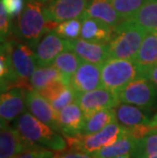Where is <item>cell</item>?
Wrapping results in <instances>:
<instances>
[{"label": "cell", "mask_w": 157, "mask_h": 158, "mask_svg": "<svg viewBox=\"0 0 157 158\" xmlns=\"http://www.w3.org/2000/svg\"><path fill=\"white\" fill-rule=\"evenodd\" d=\"M54 151L49 149H42V148H37V149H29L26 152L22 153L16 158H52L54 156Z\"/></svg>", "instance_id": "cell-32"}, {"label": "cell", "mask_w": 157, "mask_h": 158, "mask_svg": "<svg viewBox=\"0 0 157 158\" xmlns=\"http://www.w3.org/2000/svg\"><path fill=\"white\" fill-rule=\"evenodd\" d=\"M57 80H63L66 83L62 73L53 64L48 66H38L31 78V85L33 89L39 92L50 83Z\"/></svg>", "instance_id": "cell-23"}, {"label": "cell", "mask_w": 157, "mask_h": 158, "mask_svg": "<svg viewBox=\"0 0 157 158\" xmlns=\"http://www.w3.org/2000/svg\"><path fill=\"white\" fill-rule=\"evenodd\" d=\"M115 158H133L132 156H121V157H115Z\"/></svg>", "instance_id": "cell-39"}, {"label": "cell", "mask_w": 157, "mask_h": 158, "mask_svg": "<svg viewBox=\"0 0 157 158\" xmlns=\"http://www.w3.org/2000/svg\"><path fill=\"white\" fill-rule=\"evenodd\" d=\"M28 142L18 129L7 123H1L0 130V158H16L27 151ZM33 145V144H32Z\"/></svg>", "instance_id": "cell-14"}, {"label": "cell", "mask_w": 157, "mask_h": 158, "mask_svg": "<svg viewBox=\"0 0 157 158\" xmlns=\"http://www.w3.org/2000/svg\"><path fill=\"white\" fill-rule=\"evenodd\" d=\"M139 76L147 69L157 64V32H147L135 58Z\"/></svg>", "instance_id": "cell-20"}, {"label": "cell", "mask_w": 157, "mask_h": 158, "mask_svg": "<svg viewBox=\"0 0 157 158\" xmlns=\"http://www.w3.org/2000/svg\"><path fill=\"white\" fill-rule=\"evenodd\" d=\"M37 1L42 2V3H45V2H51V1H53V0H37Z\"/></svg>", "instance_id": "cell-38"}, {"label": "cell", "mask_w": 157, "mask_h": 158, "mask_svg": "<svg viewBox=\"0 0 157 158\" xmlns=\"http://www.w3.org/2000/svg\"><path fill=\"white\" fill-rule=\"evenodd\" d=\"M139 139L134 137L130 131L115 142L104 148H101L98 151L91 153L94 158H115L121 156H132L135 154Z\"/></svg>", "instance_id": "cell-18"}, {"label": "cell", "mask_w": 157, "mask_h": 158, "mask_svg": "<svg viewBox=\"0 0 157 158\" xmlns=\"http://www.w3.org/2000/svg\"><path fill=\"white\" fill-rule=\"evenodd\" d=\"M129 132V127L122 126L118 122L109 123L104 129L95 134L86 136L66 137L69 140L72 149L91 154L101 148L110 145L122 136Z\"/></svg>", "instance_id": "cell-6"}, {"label": "cell", "mask_w": 157, "mask_h": 158, "mask_svg": "<svg viewBox=\"0 0 157 158\" xmlns=\"http://www.w3.org/2000/svg\"><path fill=\"white\" fill-rule=\"evenodd\" d=\"M80 19H82V39L99 44H108L113 30L111 27L99 19L85 15H83Z\"/></svg>", "instance_id": "cell-19"}, {"label": "cell", "mask_w": 157, "mask_h": 158, "mask_svg": "<svg viewBox=\"0 0 157 158\" xmlns=\"http://www.w3.org/2000/svg\"><path fill=\"white\" fill-rule=\"evenodd\" d=\"M121 103L151 109L157 104V86L151 81L138 77L116 93Z\"/></svg>", "instance_id": "cell-7"}, {"label": "cell", "mask_w": 157, "mask_h": 158, "mask_svg": "<svg viewBox=\"0 0 157 158\" xmlns=\"http://www.w3.org/2000/svg\"><path fill=\"white\" fill-rule=\"evenodd\" d=\"M53 31H55L62 38L68 40L79 39L82 31V19H72L68 21H64L56 23Z\"/></svg>", "instance_id": "cell-27"}, {"label": "cell", "mask_w": 157, "mask_h": 158, "mask_svg": "<svg viewBox=\"0 0 157 158\" xmlns=\"http://www.w3.org/2000/svg\"><path fill=\"white\" fill-rule=\"evenodd\" d=\"M82 61L83 59L76 52H73L72 50H68L56 57L53 65L62 73L66 83L69 85V81L79 69Z\"/></svg>", "instance_id": "cell-24"}, {"label": "cell", "mask_w": 157, "mask_h": 158, "mask_svg": "<svg viewBox=\"0 0 157 158\" xmlns=\"http://www.w3.org/2000/svg\"><path fill=\"white\" fill-rule=\"evenodd\" d=\"M68 86V84H66L63 80H57V81H54V82L50 83L49 85H47L44 89L39 91V92L41 93L49 102H51L52 100H54Z\"/></svg>", "instance_id": "cell-30"}, {"label": "cell", "mask_w": 157, "mask_h": 158, "mask_svg": "<svg viewBox=\"0 0 157 158\" xmlns=\"http://www.w3.org/2000/svg\"><path fill=\"white\" fill-rule=\"evenodd\" d=\"M101 65L83 60L69 81V86L76 95L102 87Z\"/></svg>", "instance_id": "cell-12"}, {"label": "cell", "mask_w": 157, "mask_h": 158, "mask_svg": "<svg viewBox=\"0 0 157 158\" xmlns=\"http://www.w3.org/2000/svg\"><path fill=\"white\" fill-rule=\"evenodd\" d=\"M139 77H144V78L151 81L153 84L157 86V64L151 66V68L147 69L142 73H140Z\"/></svg>", "instance_id": "cell-35"}, {"label": "cell", "mask_w": 157, "mask_h": 158, "mask_svg": "<svg viewBox=\"0 0 157 158\" xmlns=\"http://www.w3.org/2000/svg\"><path fill=\"white\" fill-rule=\"evenodd\" d=\"M48 21L44 15L42 2L28 1L16 22V35L34 50L43 37L47 34Z\"/></svg>", "instance_id": "cell-4"}, {"label": "cell", "mask_w": 157, "mask_h": 158, "mask_svg": "<svg viewBox=\"0 0 157 158\" xmlns=\"http://www.w3.org/2000/svg\"><path fill=\"white\" fill-rule=\"evenodd\" d=\"M131 19L147 32H157V0L146 3Z\"/></svg>", "instance_id": "cell-25"}, {"label": "cell", "mask_w": 157, "mask_h": 158, "mask_svg": "<svg viewBox=\"0 0 157 158\" xmlns=\"http://www.w3.org/2000/svg\"><path fill=\"white\" fill-rule=\"evenodd\" d=\"M9 31V15L6 11L4 5H0V37H1V42L7 39Z\"/></svg>", "instance_id": "cell-33"}, {"label": "cell", "mask_w": 157, "mask_h": 158, "mask_svg": "<svg viewBox=\"0 0 157 158\" xmlns=\"http://www.w3.org/2000/svg\"><path fill=\"white\" fill-rule=\"evenodd\" d=\"M116 122L126 127L148 126L152 117L150 110L128 103H119L115 107Z\"/></svg>", "instance_id": "cell-17"}, {"label": "cell", "mask_w": 157, "mask_h": 158, "mask_svg": "<svg viewBox=\"0 0 157 158\" xmlns=\"http://www.w3.org/2000/svg\"><path fill=\"white\" fill-rule=\"evenodd\" d=\"M72 40L64 39L55 31H50L40 40L34 49L38 66H48L53 64L54 60L62 52L71 50Z\"/></svg>", "instance_id": "cell-8"}, {"label": "cell", "mask_w": 157, "mask_h": 158, "mask_svg": "<svg viewBox=\"0 0 157 158\" xmlns=\"http://www.w3.org/2000/svg\"><path fill=\"white\" fill-rule=\"evenodd\" d=\"M52 158H94L89 153L82 152V151H76V152L68 153H55Z\"/></svg>", "instance_id": "cell-34"}, {"label": "cell", "mask_w": 157, "mask_h": 158, "mask_svg": "<svg viewBox=\"0 0 157 158\" xmlns=\"http://www.w3.org/2000/svg\"><path fill=\"white\" fill-rule=\"evenodd\" d=\"M86 116L78 102H72L58 112L59 130L65 137H76L82 134Z\"/></svg>", "instance_id": "cell-15"}, {"label": "cell", "mask_w": 157, "mask_h": 158, "mask_svg": "<svg viewBox=\"0 0 157 158\" xmlns=\"http://www.w3.org/2000/svg\"><path fill=\"white\" fill-rule=\"evenodd\" d=\"M26 90L21 87L12 88L1 92L0 97V118L1 123H10L25 112Z\"/></svg>", "instance_id": "cell-13"}, {"label": "cell", "mask_w": 157, "mask_h": 158, "mask_svg": "<svg viewBox=\"0 0 157 158\" xmlns=\"http://www.w3.org/2000/svg\"><path fill=\"white\" fill-rule=\"evenodd\" d=\"M148 127H149L151 130L156 129V127H157V113H156L155 115L151 118V120H150V123H148Z\"/></svg>", "instance_id": "cell-36"}, {"label": "cell", "mask_w": 157, "mask_h": 158, "mask_svg": "<svg viewBox=\"0 0 157 158\" xmlns=\"http://www.w3.org/2000/svg\"><path fill=\"white\" fill-rule=\"evenodd\" d=\"M76 94L72 87L68 85L54 100H52L50 103H51V105L53 106V108H54L57 112H59L62 108H64L65 106H68V104L76 102Z\"/></svg>", "instance_id": "cell-29"}, {"label": "cell", "mask_w": 157, "mask_h": 158, "mask_svg": "<svg viewBox=\"0 0 157 158\" xmlns=\"http://www.w3.org/2000/svg\"><path fill=\"white\" fill-rule=\"evenodd\" d=\"M1 4L4 5L9 16H19L24 10V0H1Z\"/></svg>", "instance_id": "cell-31"}, {"label": "cell", "mask_w": 157, "mask_h": 158, "mask_svg": "<svg viewBox=\"0 0 157 158\" xmlns=\"http://www.w3.org/2000/svg\"><path fill=\"white\" fill-rule=\"evenodd\" d=\"M146 34V30L132 19H123L112 30L107 44L109 58L134 59Z\"/></svg>", "instance_id": "cell-2"}, {"label": "cell", "mask_w": 157, "mask_h": 158, "mask_svg": "<svg viewBox=\"0 0 157 158\" xmlns=\"http://www.w3.org/2000/svg\"><path fill=\"white\" fill-rule=\"evenodd\" d=\"M84 15L99 19L112 29L123 21L122 15L115 10L109 0H92Z\"/></svg>", "instance_id": "cell-21"}, {"label": "cell", "mask_w": 157, "mask_h": 158, "mask_svg": "<svg viewBox=\"0 0 157 158\" xmlns=\"http://www.w3.org/2000/svg\"><path fill=\"white\" fill-rule=\"evenodd\" d=\"M1 49L5 51L10 63L13 85L25 90H31V78L37 69L35 52L29 45L16 39H5L1 42Z\"/></svg>", "instance_id": "cell-1"}, {"label": "cell", "mask_w": 157, "mask_h": 158, "mask_svg": "<svg viewBox=\"0 0 157 158\" xmlns=\"http://www.w3.org/2000/svg\"><path fill=\"white\" fill-rule=\"evenodd\" d=\"M26 105L29 111L37 118L48 124L53 130L60 132L58 112L41 93L34 89L26 90Z\"/></svg>", "instance_id": "cell-11"}, {"label": "cell", "mask_w": 157, "mask_h": 158, "mask_svg": "<svg viewBox=\"0 0 157 158\" xmlns=\"http://www.w3.org/2000/svg\"><path fill=\"white\" fill-rule=\"evenodd\" d=\"M138 77L139 70L133 59L109 58L101 65L102 87L114 93Z\"/></svg>", "instance_id": "cell-5"}, {"label": "cell", "mask_w": 157, "mask_h": 158, "mask_svg": "<svg viewBox=\"0 0 157 158\" xmlns=\"http://www.w3.org/2000/svg\"><path fill=\"white\" fill-rule=\"evenodd\" d=\"M76 102L81 106L86 118L99 110L115 108L121 103L116 93L104 87L79 94L76 95Z\"/></svg>", "instance_id": "cell-9"}, {"label": "cell", "mask_w": 157, "mask_h": 158, "mask_svg": "<svg viewBox=\"0 0 157 158\" xmlns=\"http://www.w3.org/2000/svg\"><path fill=\"white\" fill-rule=\"evenodd\" d=\"M134 158H157V155H151V156H137Z\"/></svg>", "instance_id": "cell-37"}, {"label": "cell", "mask_w": 157, "mask_h": 158, "mask_svg": "<svg viewBox=\"0 0 157 158\" xmlns=\"http://www.w3.org/2000/svg\"><path fill=\"white\" fill-rule=\"evenodd\" d=\"M71 50L76 52L83 60L96 64H103L109 59L107 44H99L86 41L84 39H76L72 40Z\"/></svg>", "instance_id": "cell-16"}, {"label": "cell", "mask_w": 157, "mask_h": 158, "mask_svg": "<svg viewBox=\"0 0 157 158\" xmlns=\"http://www.w3.org/2000/svg\"><path fill=\"white\" fill-rule=\"evenodd\" d=\"M153 130H155V131H157V127H156V129H153Z\"/></svg>", "instance_id": "cell-40"}, {"label": "cell", "mask_w": 157, "mask_h": 158, "mask_svg": "<svg viewBox=\"0 0 157 158\" xmlns=\"http://www.w3.org/2000/svg\"><path fill=\"white\" fill-rule=\"evenodd\" d=\"M123 19H131L144 6L152 0H109Z\"/></svg>", "instance_id": "cell-26"}, {"label": "cell", "mask_w": 157, "mask_h": 158, "mask_svg": "<svg viewBox=\"0 0 157 158\" xmlns=\"http://www.w3.org/2000/svg\"><path fill=\"white\" fill-rule=\"evenodd\" d=\"M116 122L115 108H107L99 110L93 113L91 116L87 117L84 129L82 131V136L91 135L104 129L109 123Z\"/></svg>", "instance_id": "cell-22"}, {"label": "cell", "mask_w": 157, "mask_h": 158, "mask_svg": "<svg viewBox=\"0 0 157 158\" xmlns=\"http://www.w3.org/2000/svg\"><path fill=\"white\" fill-rule=\"evenodd\" d=\"M151 155H157V131L155 130H151L149 134L139 139L133 158L137 156Z\"/></svg>", "instance_id": "cell-28"}, {"label": "cell", "mask_w": 157, "mask_h": 158, "mask_svg": "<svg viewBox=\"0 0 157 158\" xmlns=\"http://www.w3.org/2000/svg\"><path fill=\"white\" fill-rule=\"evenodd\" d=\"M15 127L22 136L31 144H36L54 152L65 150L66 141L64 138L30 111H25L18 117Z\"/></svg>", "instance_id": "cell-3"}, {"label": "cell", "mask_w": 157, "mask_h": 158, "mask_svg": "<svg viewBox=\"0 0 157 158\" xmlns=\"http://www.w3.org/2000/svg\"><path fill=\"white\" fill-rule=\"evenodd\" d=\"M88 5V0H53L43 7V10L48 22L58 23L72 19H80Z\"/></svg>", "instance_id": "cell-10"}]
</instances>
